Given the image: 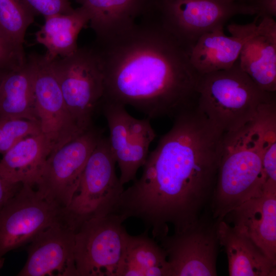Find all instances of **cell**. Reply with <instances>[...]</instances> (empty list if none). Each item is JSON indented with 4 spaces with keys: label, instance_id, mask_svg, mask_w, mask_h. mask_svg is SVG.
<instances>
[{
    "label": "cell",
    "instance_id": "d6a6232c",
    "mask_svg": "<svg viewBox=\"0 0 276 276\" xmlns=\"http://www.w3.org/2000/svg\"><path fill=\"white\" fill-rule=\"evenodd\" d=\"M4 257H0V270L1 269H2L3 266V264H4Z\"/></svg>",
    "mask_w": 276,
    "mask_h": 276
},
{
    "label": "cell",
    "instance_id": "cb8c5ba5",
    "mask_svg": "<svg viewBox=\"0 0 276 276\" xmlns=\"http://www.w3.org/2000/svg\"><path fill=\"white\" fill-rule=\"evenodd\" d=\"M256 122L265 176L276 181V100L262 107Z\"/></svg>",
    "mask_w": 276,
    "mask_h": 276
},
{
    "label": "cell",
    "instance_id": "30bf717a",
    "mask_svg": "<svg viewBox=\"0 0 276 276\" xmlns=\"http://www.w3.org/2000/svg\"><path fill=\"white\" fill-rule=\"evenodd\" d=\"M220 220L210 210L185 232L168 235L160 240L167 255L171 276H216Z\"/></svg>",
    "mask_w": 276,
    "mask_h": 276
},
{
    "label": "cell",
    "instance_id": "6da1fadb",
    "mask_svg": "<svg viewBox=\"0 0 276 276\" xmlns=\"http://www.w3.org/2000/svg\"><path fill=\"white\" fill-rule=\"evenodd\" d=\"M173 119L114 212L125 220L140 219L159 241L170 225L183 233L209 209L225 133L197 106Z\"/></svg>",
    "mask_w": 276,
    "mask_h": 276
},
{
    "label": "cell",
    "instance_id": "e0dca14e",
    "mask_svg": "<svg viewBox=\"0 0 276 276\" xmlns=\"http://www.w3.org/2000/svg\"><path fill=\"white\" fill-rule=\"evenodd\" d=\"M243 44L238 58L241 68L262 90L276 91V22L265 17Z\"/></svg>",
    "mask_w": 276,
    "mask_h": 276
},
{
    "label": "cell",
    "instance_id": "1f68e13d",
    "mask_svg": "<svg viewBox=\"0 0 276 276\" xmlns=\"http://www.w3.org/2000/svg\"><path fill=\"white\" fill-rule=\"evenodd\" d=\"M9 71H6V70H0V82H1L3 78L5 76V75L6 74L7 72Z\"/></svg>",
    "mask_w": 276,
    "mask_h": 276
},
{
    "label": "cell",
    "instance_id": "7c38bea8",
    "mask_svg": "<svg viewBox=\"0 0 276 276\" xmlns=\"http://www.w3.org/2000/svg\"><path fill=\"white\" fill-rule=\"evenodd\" d=\"M154 9L165 27L190 50L203 34L223 28L234 16L251 15L220 0H155Z\"/></svg>",
    "mask_w": 276,
    "mask_h": 276
},
{
    "label": "cell",
    "instance_id": "f546056e",
    "mask_svg": "<svg viewBox=\"0 0 276 276\" xmlns=\"http://www.w3.org/2000/svg\"><path fill=\"white\" fill-rule=\"evenodd\" d=\"M258 17L276 16V0H258L257 14Z\"/></svg>",
    "mask_w": 276,
    "mask_h": 276
},
{
    "label": "cell",
    "instance_id": "7a4b0ae2",
    "mask_svg": "<svg viewBox=\"0 0 276 276\" xmlns=\"http://www.w3.org/2000/svg\"><path fill=\"white\" fill-rule=\"evenodd\" d=\"M101 64L103 98L131 106L154 119L175 118L194 108L200 74L190 49L164 25L154 11L132 27L91 46Z\"/></svg>",
    "mask_w": 276,
    "mask_h": 276
},
{
    "label": "cell",
    "instance_id": "7402d4cb",
    "mask_svg": "<svg viewBox=\"0 0 276 276\" xmlns=\"http://www.w3.org/2000/svg\"><path fill=\"white\" fill-rule=\"evenodd\" d=\"M44 18L45 22L35 37L47 49L45 58L52 61L73 54L78 48L77 40L80 32L89 21L86 11L80 6L67 14Z\"/></svg>",
    "mask_w": 276,
    "mask_h": 276
},
{
    "label": "cell",
    "instance_id": "8992f818",
    "mask_svg": "<svg viewBox=\"0 0 276 276\" xmlns=\"http://www.w3.org/2000/svg\"><path fill=\"white\" fill-rule=\"evenodd\" d=\"M50 62L66 105L84 132L93 126L94 113L104 95V77L98 56L92 47H82Z\"/></svg>",
    "mask_w": 276,
    "mask_h": 276
},
{
    "label": "cell",
    "instance_id": "d6986e66",
    "mask_svg": "<svg viewBox=\"0 0 276 276\" xmlns=\"http://www.w3.org/2000/svg\"><path fill=\"white\" fill-rule=\"evenodd\" d=\"M219 244L226 253L230 276H275L276 262L224 220L218 223Z\"/></svg>",
    "mask_w": 276,
    "mask_h": 276
},
{
    "label": "cell",
    "instance_id": "44dd1931",
    "mask_svg": "<svg viewBox=\"0 0 276 276\" xmlns=\"http://www.w3.org/2000/svg\"><path fill=\"white\" fill-rule=\"evenodd\" d=\"M33 81L34 66L29 55L24 65L7 72L0 82V117L39 122Z\"/></svg>",
    "mask_w": 276,
    "mask_h": 276
},
{
    "label": "cell",
    "instance_id": "ac0fdd59",
    "mask_svg": "<svg viewBox=\"0 0 276 276\" xmlns=\"http://www.w3.org/2000/svg\"><path fill=\"white\" fill-rule=\"evenodd\" d=\"M87 12L97 40L132 27L152 7L155 0H75Z\"/></svg>",
    "mask_w": 276,
    "mask_h": 276
},
{
    "label": "cell",
    "instance_id": "f1b7e54d",
    "mask_svg": "<svg viewBox=\"0 0 276 276\" xmlns=\"http://www.w3.org/2000/svg\"><path fill=\"white\" fill-rule=\"evenodd\" d=\"M21 186V183L11 182L0 176V212Z\"/></svg>",
    "mask_w": 276,
    "mask_h": 276
},
{
    "label": "cell",
    "instance_id": "8fae6325",
    "mask_svg": "<svg viewBox=\"0 0 276 276\" xmlns=\"http://www.w3.org/2000/svg\"><path fill=\"white\" fill-rule=\"evenodd\" d=\"M99 107L107 123L109 143L120 169V180L124 185L136 179L156 133L149 118L132 117L121 104L102 98Z\"/></svg>",
    "mask_w": 276,
    "mask_h": 276
},
{
    "label": "cell",
    "instance_id": "4fadbf2b",
    "mask_svg": "<svg viewBox=\"0 0 276 276\" xmlns=\"http://www.w3.org/2000/svg\"><path fill=\"white\" fill-rule=\"evenodd\" d=\"M30 56L34 66V92L41 132L51 142L54 151L83 132L66 105L50 62L44 55L33 54Z\"/></svg>",
    "mask_w": 276,
    "mask_h": 276
},
{
    "label": "cell",
    "instance_id": "3957f363",
    "mask_svg": "<svg viewBox=\"0 0 276 276\" xmlns=\"http://www.w3.org/2000/svg\"><path fill=\"white\" fill-rule=\"evenodd\" d=\"M266 181L255 118L240 129L225 133L209 206L212 217L222 220L259 194Z\"/></svg>",
    "mask_w": 276,
    "mask_h": 276
},
{
    "label": "cell",
    "instance_id": "2e32d148",
    "mask_svg": "<svg viewBox=\"0 0 276 276\" xmlns=\"http://www.w3.org/2000/svg\"><path fill=\"white\" fill-rule=\"evenodd\" d=\"M254 21L246 25L231 24L227 29L231 36L219 28L200 36L190 52L191 62L200 75L231 67L238 59L244 43L257 30Z\"/></svg>",
    "mask_w": 276,
    "mask_h": 276
},
{
    "label": "cell",
    "instance_id": "4dcf8cb0",
    "mask_svg": "<svg viewBox=\"0 0 276 276\" xmlns=\"http://www.w3.org/2000/svg\"><path fill=\"white\" fill-rule=\"evenodd\" d=\"M227 3L239 6L249 11L252 15H256L258 0H220Z\"/></svg>",
    "mask_w": 276,
    "mask_h": 276
},
{
    "label": "cell",
    "instance_id": "9a60e30c",
    "mask_svg": "<svg viewBox=\"0 0 276 276\" xmlns=\"http://www.w3.org/2000/svg\"><path fill=\"white\" fill-rule=\"evenodd\" d=\"M250 239L276 262V181L267 180L261 192L222 219Z\"/></svg>",
    "mask_w": 276,
    "mask_h": 276
},
{
    "label": "cell",
    "instance_id": "277c9868",
    "mask_svg": "<svg viewBox=\"0 0 276 276\" xmlns=\"http://www.w3.org/2000/svg\"><path fill=\"white\" fill-rule=\"evenodd\" d=\"M198 109L225 133L253 121L275 93L261 89L241 68L239 60L230 68L200 75Z\"/></svg>",
    "mask_w": 276,
    "mask_h": 276
},
{
    "label": "cell",
    "instance_id": "484cf974",
    "mask_svg": "<svg viewBox=\"0 0 276 276\" xmlns=\"http://www.w3.org/2000/svg\"><path fill=\"white\" fill-rule=\"evenodd\" d=\"M41 132L39 122L0 117V153L4 154L22 139Z\"/></svg>",
    "mask_w": 276,
    "mask_h": 276
},
{
    "label": "cell",
    "instance_id": "5b68a950",
    "mask_svg": "<svg viewBox=\"0 0 276 276\" xmlns=\"http://www.w3.org/2000/svg\"><path fill=\"white\" fill-rule=\"evenodd\" d=\"M108 137L102 136L90 154L62 221L75 232L85 221L114 213L124 190L116 172Z\"/></svg>",
    "mask_w": 276,
    "mask_h": 276
},
{
    "label": "cell",
    "instance_id": "d4e9b609",
    "mask_svg": "<svg viewBox=\"0 0 276 276\" xmlns=\"http://www.w3.org/2000/svg\"><path fill=\"white\" fill-rule=\"evenodd\" d=\"M35 14L26 0H0V27L20 44Z\"/></svg>",
    "mask_w": 276,
    "mask_h": 276
},
{
    "label": "cell",
    "instance_id": "603a6c76",
    "mask_svg": "<svg viewBox=\"0 0 276 276\" xmlns=\"http://www.w3.org/2000/svg\"><path fill=\"white\" fill-rule=\"evenodd\" d=\"M148 232L136 236L126 234L115 276H171L165 251Z\"/></svg>",
    "mask_w": 276,
    "mask_h": 276
},
{
    "label": "cell",
    "instance_id": "83f0119b",
    "mask_svg": "<svg viewBox=\"0 0 276 276\" xmlns=\"http://www.w3.org/2000/svg\"><path fill=\"white\" fill-rule=\"evenodd\" d=\"M36 14L44 17L57 14H67L73 9L70 0H26Z\"/></svg>",
    "mask_w": 276,
    "mask_h": 276
},
{
    "label": "cell",
    "instance_id": "ffe728a7",
    "mask_svg": "<svg viewBox=\"0 0 276 276\" xmlns=\"http://www.w3.org/2000/svg\"><path fill=\"white\" fill-rule=\"evenodd\" d=\"M53 149L42 132L22 139L4 154L0 161V176L13 183L34 187Z\"/></svg>",
    "mask_w": 276,
    "mask_h": 276
},
{
    "label": "cell",
    "instance_id": "5bb4252c",
    "mask_svg": "<svg viewBox=\"0 0 276 276\" xmlns=\"http://www.w3.org/2000/svg\"><path fill=\"white\" fill-rule=\"evenodd\" d=\"M75 232L57 222L29 243L28 258L18 276H77Z\"/></svg>",
    "mask_w": 276,
    "mask_h": 276
},
{
    "label": "cell",
    "instance_id": "9c48e42d",
    "mask_svg": "<svg viewBox=\"0 0 276 276\" xmlns=\"http://www.w3.org/2000/svg\"><path fill=\"white\" fill-rule=\"evenodd\" d=\"M102 133V130L92 126L52 151L36 181L35 189L50 201L62 209L66 208L78 187L87 160Z\"/></svg>",
    "mask_w": 276,
    "mask_h": 276
},
{
    "label": "cell",
    "instance_id": "ba28073f",
    "mask_svg": "<svg viewBox=\"0 0 276 276\" xmlns=\"http://www.w3.org/2000/svg\"><path fill=\"white\" fill-rule=\"evenodd\" d=\"M62 209L34 187L22 184L0 212V257L29 244L41 232L62 221Z\"/></svg>",
    "mask_w": 276,
    "mask_h": 276
},
{
    "label": "cell",
    "instance_id": "52a82bcc",
    "mask_svg": "<svg viewBox=\"0 0 276 276\" xmlns=\"http://www.w3.org/2000/svg\"><path fill=\"white\" fill-rule=\"evenodd\" d=\"M116 213L84 222L75 232L77 276H115L127 233Z\"/></svg>",
    "mask_w": 276,
    "mask_h": 276
},
{
    "label": "cell",
    "instance_id": "4316f807",
    "mask_svg": "<svg viewBox=\"0 0 276 276\" xmlns=\"http://www.w3.org/2000/svg\"><path fill=\"white\" fill-rule=\"evenodd\" d=\"M23 44L9 36L0 27V70L11 71L26 62Z\"/></svg>",
    "mask_w": 276,
    "mask_h": 276
}]
</instances>
